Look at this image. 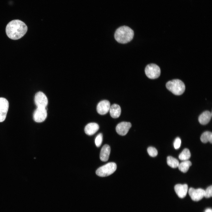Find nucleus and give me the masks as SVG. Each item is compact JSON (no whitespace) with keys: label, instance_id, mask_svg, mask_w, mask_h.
<instances>
[{"label":"nucleus","instance_id":"f257e3e1","mask_svg":"<svg viewBox=\"0 0 212 212\" xmlns=\"http://www.w3.org/2000/svg\"><path fill=\"white\" fill-rule=\"evenodd\" d=\"M27 27L22 21L19 19L11 21L7 24L6 32L7 36L13 40L22 37L27 30Z\"/></svg>","mask_w":212,"mask_h":212},{"label":"nucleus","instance_id":"f03ea898","mask_svg":"<svg viewBox=\"0 0 212 212\" xmlns=\"http://www.w3.org/2000/svg\"><path fill=\"white\" fill-rule=\"evenodd\" d=\"M134 35L133 30L128 26H124L116 30L114 37L116 41L121 44H125L130 41Z\"/></svg>","mask_w":212,"mask_h":212},{"label":"nucleus","instance_id":"7ed1b4c3","mask_svg":"<svg viewBox=\"0 0 212 212\" xmlns=\"http://www.w3.org/2000/svg\"><path fill=\"white\" fill-rule=\"evenodd\" d=\"M166 87L173 94L177 95L183 93L185 89L184 84L179 79H174L169 81L166 83Z\"/></svg>","mask_w":212,"mask_h":212},{"label":"nucleus","instance_id":"20e7f679","mask_svg":"<svg viewBox=\"0 0 212 212\" xmlns=\"http://www.w3.org/2000/svg\"><path fill=\"white\" fill-rule=\"evenodd\" d=\"M117 169V165L114 162H110L99 168L96 171V174L100 177H106L114 173Z\"/></svg>","mask_w":212,"mask_h":212},{"label":"nucleus","instance_id":"39448f33","mask_svg":"<svg viewBox=\"0 0 212 212\" xmlns=\"http://www.w3.org/2000/svg\"><path fill=\"white\" fill-rule=\"evenodd\" d=\"M145 73L147 76L150 79H155L158 77L160 74L159 67L154 64L148 65L145 69Z\"/></svg>","mask_w":212,"mask_h":212},{"label":"nucleus","instance_id":"423d86ee","mask_svg":"<svg viewBox=\"0 0 212 212\" xmlns=\"http://www.w3.org/2000/svg\"><path fill=\"white\" fill-rule=\"evenodd\" d=\"M34 102L37 107L46 108L48 101L46 95L43 92H39L35 95Z\"/></svg>","mask_w":212,"mask_h":212},{"label":"nucleus","instance_id":"0eeeda50","mask_svg":"<svg viewBox=\"0 0 212 212\" xmlns=\"http://www.w3.org/2000/svg\"><path fill=\"white\" fill-rule=\"evenodd\" d=\"M47 116L46 108L37 107L34 112L33 117L34 120L36 122H41L45 120Z\"/></svg>","mask_w":212,"mask_h":212},{"label":"nucleus","instance_id":"6e6552de","mask_svg":"<svg viewBox=\"0 0 212 212\" xmlns=\"http://www.w3.org/2000/svg\"><path fill=\"white\" fill-rule=\"evenodd\" d=\"M9 107V103L4 98L0 97V122L4 121L6 117Z\"/></svg>","mask_w":212,"mask_h":212},{"label":"nucleus","instance_id":"1a4fd4ad","mask_svg":"<svg viewBox=\"0 0 212 212\" xmlns=\"http://www.w3.org/2000/svg\"><path fill=\"white\" fill-rule=\"evenodd\" d=\"M204 192L205 190L201 188L195 189L191 188L189 190L188 193L192 200L198 201L204 197Z\"/></svg>","mask_w":212,"mask_h":212},{"label":"nucleus","instance_id":"9d476101","mask_svg":"<svg viewBox=\"0 0 212 212\" xmlns=\"http://www.w3.org/2000/svg\"><path fill=\"white\" fill-rule=\"evenodd\" d=\"M131 126V124L130 122H121L117 125L116 128V131L119 135H125L127 133Z\"/></svg>","mask_w":212,"mask_h":212},{"label":"nucleus","instance_id":"9b49d317","mask_svg":"<svg viewBox=\"0 0 212 212\" xmlns=\"http://www.w3.org/2000/svg\"><path fill=\"white\" fill-rule=\"evenodd\" d=\"M110 107V103L109 101L106 100H103L100 101L97 104V110L100 115H105L109 110Z\"/></svg>","mask_w":212,"mask_h":212},{"label":"nucleus","instance_id":"f8f14e48","mask_svg":"<svg viewBox=\"0 0 212 212\" xmlns=\"http://www.w3.org/2000/svg\"><path fill=\"white\" fill-rule=\"evenodd\" d=\"M174 190L176 194L180 198L185 197L187 193L188 186L187 184H177L174 187Z\"/></svg>","mask_w":212,"mask_h":212},{"label":"nucleus","instance_id":"ddd939ff","mask_svg":"<svg viewBox=\"0 0 212 212\" xmlns=\"http://www.w3.org/2000/svg\"><path fill=\"white\" fill-rule=\"evenodd\" d=\"M99 128V127L97 124L95 122L90 123L85 127V131L87 135H91L96 132Z\"/></svg>","mask_w":212,"mask_h":212},{"label":"nucleus","instance_id":"4468645a","mask_svg":"<svg viewBox=\"0 0 212 212\" xmlns=\"http://www.w3.org/2000/svg\"><path fill=\"white\" fill-rule=\"evenodd\" d=\"M110 152V148L108 145H104L102 148L100 154V158L102 161H107L109 158Z\"/></svg>","mask_w":212,"mask_h":212},{"label":"nucleus","instance_id":"2eb2a0df","mask_svg":"<svg viewBox=\"0 0 212 212\" xmlns=\"http://www.w3.org/2000/svg\"><path fill=\"white\" fill-rule=\"evenodd\" d=\"M212 117V113L208 111H206L201 113L198 118L199 123L203 125H205L210 121Z\"/></svg>","mask_w":212,"mask_h":212},{"label":"nucleus","instance_id":"dca6fc26","mask_svg":"<svg viewBox=\"0 0 212 212\" xmlns=\"http://www.w3.org/2000/svg\"><path fill=\"white\" fill-rule=\"evenodd\" d=\"M110 112L111 116L113 118H117L120 115L121 109L120 106L117 104H114L110 106Z\"/></svg>","mask_w":212,"mask_h":212},{"label":"nucleus","instance_id":"f3484780","mask_svg":"<svg viewBox=\"0 0 212 212\" xmlns=\"http://www.w3.org/2000/svg\"><path fill=\"white\" fill-rule=\"evenodd\" d=\"M192 163L190 161L188 160H185L179 163L178 167L180 170L185 173L188 171Z\"/></svg>","mask_w":212,"mask_h":212},{"label":"nucleus","instance_id":"a211bd4d","mask_svg":"<svg viewBox=\"0 0 212 212\" xmlns=\"http://www.w3.org/2000/svg\"><path fill=\"white\" fill-rule=\"evenodd\" d=\"M200 139L201 142L203 143H206L209 141L212 143V132L209 131H206L204 132L201 135Z\"/></svg>","mask_w":212,"mask_h":212},{"label":"nucleus","instance_id":"6ab92c4d","mask_svg":"<svg viewBox=\"0 0 212 212\" xmlns=\"http://www.w3.org/2000/svg\"><path fill=\"white\" fill-rule=\"evenodd\" d=\"M167 162L168 165L173 168L178 167L179 164L178 160L171 156L167 157Z\"/></svg>","mask_w":212,"mask_h":212},{"label":"nucleus","instance_id":"aec40b11","mask_svg":"<svg viewBox=\"0 0 212 212\" xmlns=\"http://www.w3.org/2000/svg\"><path fill=\"white\" fill-rule=\"evenodd\" d=\"M191 156V154L189 150L186 148L179 155L178 157L180 160L185 161L188 160Z\"/></svg>","mask_w":212,"mask_h":212},{"label":"nucleus","instance_id":"412c9836","mask_svg":"<svg viewBox=\"0 0 212 212\" xmlns=\"http://www.w3.org/2000/svg\"><path fill=\"white\" fill-rule=\"evenodd\" d=\"M147 151L149 155L151 157H154L158 154V151L156 149L152 147H150L147 149Z\"/></svg>","mask_w":212,"mask_h":212},{"label":"nucleus","instance_id":"4be33fe9","mask_svg":"<svg viewBox=\"0 0 212 212\" xmlns=\"http://www.w3.org/2000/svg\"><path fill=\"white\" fill-rule=\"evenodd\" d=\"M102 135L101 133L98 134L95 139V143L97 147H99L102 144Z\"/></svg>","mask_w":212,"mask_h":212},{"label":"nucleus","instance_id":"5701e85b","mask_svg":"<svg viewBox=\"0 0 212 212\" xmlns=\"http://www.w3.org/2000/svg\"><path fill=\"white\" fill-rule=\"evenodd\" d=\"M212 196V186H208L205 191L204 197L207 198H209Z\"/></svg>","mask_w":212,"mask_h":212},{"label":"nucleus","instance_id":"b1692460","mask_svg":"<svg viewBox=\"0 0 212 212\" xmlns=\"http://www.w3.org/2000/svg\"><path fill=\"white\" fill-rule=\"evenodd\" d=\"M181 140L179 137L176 138L173 143V145L174 148L175 149L179 148L180 146Z\"/></svg>","mask_w":212,"mask_h":212},{"label":"nucleus","instance_id":"393cba45","mask_svg":"<svg viewBox=\"0 0 212 212\" xmlns=\"http://www.w3.org/2000/svg\"><path fill=\"white\" fill-rule=\"evenodd\" d=\"M205 212H212V211L211 209L208 208L205 210Z\"/></svg>","mask_w":212,"mask_h":212}]
</instances>
